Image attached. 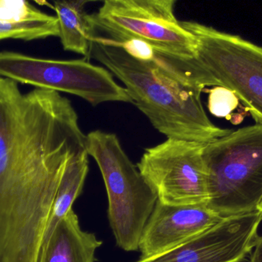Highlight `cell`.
Instances as JSON below:
<instances>
[{
    "mask_svg": "<svg viewBox=\"0 0 262 262\" xmlns=\"http://www.w3.org/2000/svg\"><path fill=\"white\" fill-rule=\"evenodd\" d=\"M101 66L86 59L37 58L19 52H0V77L35 89L64 92L97 106L105 103H130L124 86Z\"/></svg>",
    "mask_w": 262,
    "mask_h": 262,
    "instance_id": "52a82bcc",
    "label": "cell"
},
{
    "mask_svg": "<svg viewBox=\"0 0 262 262\" xmlns=\"http://www.w3.org/2000/svg\"><path fill=\"white\" fill-rule=\"evenodd\" d=\"M223 218L206 205L170 206L157 200L139 244L140 259L169 252L220 223Z\"/></svg>",
    "mask_w": 262,
    "mask_h": 262,
    "instance_id": "30bf717a",
    "label": "cell"
},
{
    "mask_svg": "<svg viewBox=\"0 0 262 262\" xmlns=\"http://www.w3.org/2000/svg\"><path fill=\"white\" fill-rule=\"evenodd\" d=\"M84 1H56L54 9L58 23V37L63 49L84 55L89 60L91 45L95 35L91 15Z\"/></svg>",
    "mask_w": 262,
    "mask_h": 262,
    "instance_id": "4fadbf2b",
    "label": "cell"
},
{
    "mask_svg": "<svg viewBox=\"0 0 262 262\" xmlns=\"http://www.w3.org/2000/svg\"><path fill=\"white\" fill-rule=\"evenodd\" d=\"M209 198L221 218L257 210L262 199V125L242 128L203 146Z\"/></svg>",
    "mask_w": 262,
    "mask_h": 262,
    "instance_id": "3957f363",
    "label": "cell"
},
{
    "mask_svg": "<svg viewBox=\"0 0 262 262\" xmlns=\"http://www.w3.org/2000/svg\"><path fill=\"white\" fill-rule=\"evenodd\" d=\"M86 145L72 102L0 77V262H38L68 164Z\"/></svg>",
    "mask_w": 262,
    "mask_h": 262,
    "instance_id": "6da1fadb",
    "label": "cell"
},
{
    "mask_svg": "<svg viewBox=\"0 0 262 262\" xmlns=\"http://www.w3.org/2000/svg\"><path fill=\"white\" fill-rule=\"evenodd\" d=\"M86 149L98 165L108 198V218L117 245L139 250L140 238L157 195L130 161L115 134L101 130L86 135Z\"/></svg>",
    "mask_w": 262,
    "mask_h": 262,
    "instance_id": "277c9868",
    "label": "cell"
},
{
    "mask_svg": "<svg viewBox=\"0 0 262 262\" xmlns=\"http://www.w3.org/2000/svg\"><path fill=\"white\" fill-rule=\"evenodd\" d=\"M249 262H262V235L258 237Z\"/></svg>",
    "mask_w": 262,
    "mask_h": 262,
    "instance_id": "2e32d148",
    "label": "cell"
},
{
    "mask_svg": "<svg viewBox=\"0 0 262 262\" xmlns=\"http://www.w3.org/2000/svg\"><path fill=\"white\" fill-rule=\"evenodd\" d=\"M90 58L124 84L131 103L167 138L206 144L232 132L217 127L206 115L201 101L204 89L156 52L151 59H140L95 35Z\"/></svg>",
    "mask_w": 262,
    "mask_h": 262,
    "instance_id": "7a4b0ae2",
    "label": "cell"
},
{
    "mask_svg": "<svg viewBox=\"0 0 262 262\" xmlns=\"http://www.w3.org/2000/svg\"><path fill=\"white\" fill-rule=\"evenodd\" d=\"M239 99L230 89L215 86L209 91L208 108L209 112L218 118H227L236 110Z\"/></svg>",
    "mask_w": 262,
    "mask_h": 262,
    "instance_id": "9a60e30c",
    "label": "cell"
},
{
    "mask_svg": "<svg viewBox=\"0 0 262 262\" xmlns=\"http://www.w3.org/2000/svg\"><path fill=\"white\" fill-rule=\"evenodd\" d=\"M56 16L37 9L27 1L0 0V41H26L58 37Z\"/></svg>",
    "mask_w": 262,
    "mask_h": 262,
    "instance_id": "7c38bea8",
    "label": "cell"
},
{
    "mask_svg": "<svg viewBox=\"0 0 262 262\" xmlns=\"http://www.w3.org/2000/svg\"><path fill=\"white\" fill-rule=\"evenodd\" d=\"M261 221L258 210L227 217L169 252L135 262H241L253 250Z\"/></svg>",
    "mask_w": 262,
    "mask_h": 262,
    "instance_id": "9c48e42d",
    "label": "cell"
},
{
    "mask_svg": "<svg viewBox=\"0 0 262 262\" xmlns=\"http://www.w3.org/2000/svg\"><path fill=\"white\" fill-rule=\"evenodd\" d=\"M205 144L166 138L145 149L137 167L158 201L170 206L207 205L209 186Z\"/></svg>",
    "mask_w": 262,
    "mask_h": 262,
    "instance_id": "ba28073f",
    "label": "cell"
},
{
    "mask_svg": "<svg viewBox=\"0 0 262 262\" xmlns=\"http://www.w3.org/2000/svg\"><path fill=\"white\" fill-rule=\"evenodd\" d=\"M175 0H107L92 14L95 35L115 44L138 40L182 61L195 56V38L177 19Z\"/></svg>",
    "mask_w": 262,
    "mask_h": 262,
    "instance_id": "8992f818",
    "label": "cell"
},
{
    "mask_svg": "<svg viewBox=\"0 0 262 262\" xmlns=\"http://www.w3.org/2000/svg\"><path fill=\"white\" fill-rule=\"evenodd\" d=\"M102 241L81 229L73 209L57 225L40 255L39 262H95Z\"/></svg>",
    "mask_w": 262,
    "mask_h": 262,
    "instance_id": "8fae6325",
    "label": "cell"
},
{
    "mask_svg": "<svg viewBox=\"0 0 262 262\" xmlns=\"http://www.w3.org/2000/svg\"><path fill=\"white\" fill-rule=\"evenodd\" d=\"M257 210L259 211V212L262 213V199L261 200V201H260L259 204H258Z\"/></svg>",
    "mask_w": 262,
    "mask_h": 262,
    "instance_id": "e0dca14e",
    "label": "cell"
},
{
    "mask_svg": "<svg viewBox=\"0 0 262 262\" xmlns=\"http://www.w3.org/2000/svg\"><path fill=\"white\" fill-rule=\"evenodd\" d=\"M89 156L86 146H83L75 152L68 164L52 205L41 253L57 225L72 210L74 203L82 192L89 171Z\"/></svg>",
    "mask_w": 262,
    "mask_h": 262,
    "instance_id": "5bb4252c",
    "label": "cell"
},
{
    "mask_svg": "<svg viewBox=\"0 0 262 262\" xmlns=\"http://www.w3.org/2000/svg\"><path fill=\"white\" fill-rule=\"evenodd\" d=\"M181 24L195 38L190 70L197 81L230 89L262 125V47L196 22Z\"/></svg>",
    "mask_w": 262,
    "mask_h": 262,
    "instance_id": "5b68a950",
    "label": "cell"
}]
</instances>
